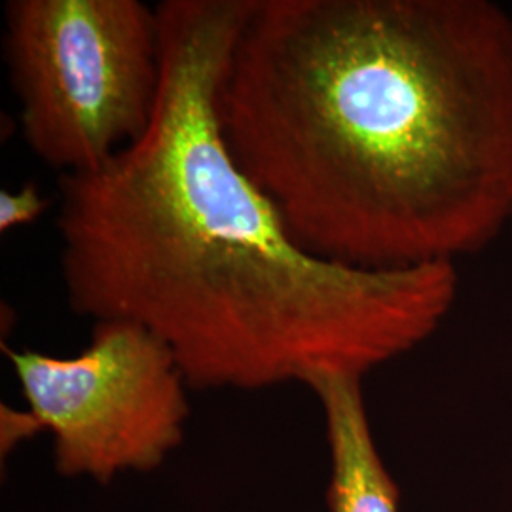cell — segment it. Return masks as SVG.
I'll list each match as a JSON object with an SVG mask.
<instances>
[{
	"label": "cell",
	"instance_id": "277c9868",
	"mask_svg": "<svg viewBox=\"0 0 512 512\" xmlns=\"http://www.w3.org/2000/svg\"><path fill=\"white\" fill-rule=\"evenodd\" d=\"M29 412L52 437L57 475L110 484L152 473L181 448L192 389L175 353L124 319L93 321L73 357L2 348Z\"/></svg>",
	"mask_w": 512,
	"mask_h": 512
},
{
	"label": "cell",
	"instance_id": "52a82bcc",
	"mask_svg": "<svg viewBox=\"0 0 512 512\" xmlns=\"http://www.w3.org/2000/svg\"><path fill=\"white\" fill-rule=\"evenodd\" d=\"M2 452H12L14 446L21 440L33 437L38 431H42L37 418L27 410H14L6 404H2Z\"/></svg>",
	"mask_w": 512,
	"mask_h": 512
},
{
	"label": "cell",
	"instance_id": "8992f818",
	"mask_svg": "<svg viewBox=\"0 0 512 512\" xmlns=\"http://www.w3.org/2000/svg\"><path fill=\"white\" fill-rule=\"evenodd\" d=\"M50 209V200L35 183H25L16 192H0V232H12L40 219Z\"/></svg>",
	"mask_w": 512,
	"mask_h": 512
},
{
	"label": "cell",
	"instance_id": "5b68a950",
	"mask_svg": "<svg viewBox=\"0 0 512 512\" xmlns=\"http://www.w3.org/2000/svg\"><path fill=\"white\" fill-rule=\"evenodd\" d=\"M325 418L329 444V512H401V490L378 452L366 414L363 380L321 376L311 380Z\"/></svg>",
	"mask_w": 512,
	"mask_h": 512
},
{
	"label": "cell",
	"instance_id": "3957f363",
	"mask_svg": "<svg viewBox=\"0 0 512 512\" xmlns=\"http://www.w3.org/2000/svg\"><path fill=\"white\" fill-rule=\"evenodd\" d=\"M4 59L29 150L93 171L147 131L162 86L158 8L139 0H10Z\"/></svg>",
	"mask_w": 512,
	"mask_h": 512
},
{
	"label": "cell",
	"instance_id": "6da1fadb",
	"mask_svg": "<svg viewBox=\"0 0 512 512\" xmlns=\"http://www.w3.org/2000/svg\"><path fill=\"white\" fill-rule=\"evenodd\" d=\"M249 0H165L162 86L139 141L59 177L61 277L76 315L124 319L175 353L192 389L365 378L429 340L454 262L361 270L311 255L236 164L219 93Z\"/></svg>",
	"mask_w": 512,
	"mask_h": 512
},
{
	"label": "cell",
	"instance_id": "7a4b0ae2",
	"mask_svg": "<svg viewBox=\"0 0 512 512\" xmlns=\"http://www.w3.org/2000/svg\"><path fill=\"white\" fill-rule=\"evenodd\" d=\"M236 164L311 255L404 270L512 220V14L490 0H249L220 86Z\"/></svg>",
	"mask_w": 512,
	"mask_h": 512
}]
</instances>
